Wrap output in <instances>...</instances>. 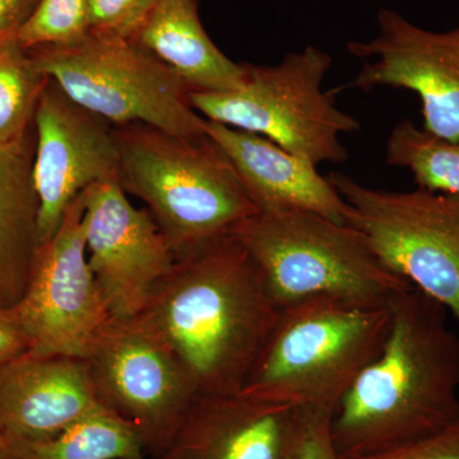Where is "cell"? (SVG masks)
I'll return each instance as SVG.
<instances>
[{
	"mask_svg": "<svg viewBox=\"0 0 459 459\" xmlns=\"http://www.w3.org/2000/svg\"><path fill=\"white\" fill-rule=\"evenodd\" d=\"M391 331L332 418L341 459L410 442L459 416V332L449 313L410 286L389 301Z\"/></svg>",
	"mask_w": 459,
	"mask_h": 459,
	"instance_id": "2",
	"label": "cell"
},
{
	"mask_svg": "<svg viewBox=\"0 0 459 459\" xmlns=\"http://www.w3.org/2000/svg\"><path fill=\"white\" fill-rule=\"evenodd\" d=\"M292 413L241 394H198L157 459H281Z\"/></svg>",
	"mask_w": 459,
	"mask_h": 459,
	"instance_id": "16",
	"label": "cell"
},
{
	"mask_svg": "<svg viewBox=\"0 0 459 459\" xmlns=\"http://www.w3.org/2000/svg\"><path fill=\"white\" fill-rule=\"evenodd\" d=\"M377 21L373 40L347 45L352 56L365 59L350 87L412 91L421 101L424 128L459 143V27L430 31L386 8Z\"/></svg>",
	"mask_w": 459,
	"mask_h": 459,
	"instance_id": "12",
	"label": "cell"
},
{
	"mask_svg": "<svg viewBox=\"0 0 459 459\" xmlns=\"http://www.w3.org/2000/svg\"><path fill=\"white\" fill-rule=\"evenodd\" d=\"M132 41L161 60L192 91L226 92L246 80L247 65L226 56L205 32L198 0H156Z\"/></svg>",
	"mask_w": 459,
	"mask_h": 459,
	"instance_id": "17",
	"label": "cell"
},
{
	"mask_svg": "<svg viewBox=\"0 0 459 459\" xmlns=\"http://www.w3.org/2000/svg\"><path fill=\"white\" fill-rule=\"evenodd\" d=\"M84 361L100 403L159 457L198 395L174 353L140 320H114Z\"/></svg>",
	"mask_w": 459,
	"mask_h": 459,
	"instance_id": "10",
	"label": "cell"
},
{
	"mask_svg": "<svg viewBox=\"0 0 459 459\" xmlns=\"http://www.w3.org/2000/svg\"><path fill=\"white\" fill-rule=\"evenodd\" d=\"M144 455L140 435L107 409L78 420L56 437L7 446V459H124Z\"/></svg>",
	"mask_w": 459,
	"mask_h": 459,
	"instance_id": "19",
	"label": "cell"
},
{
	"mask_svg": "<svg viewBox=\"0 0 459 459\" xmlns=\"http://www.w3.org/2000/svg\"><path fill=\"white\" fill-rule=\"evenodd\" d=\"M87 261L114 320L137 318L174 265L168 240L147 208H137L117 178L83 192Z\"/></svg>",
	"mask_w": 459,
	"mask_h": 459,
	"instance_id": "11",
	"label": "cell"
},
{
	"mask_svg": "<svg viewBox=\"0 0 459 459\" xmlns=\"http://www.w3.org/2000/svg\"><path fill=\"white\" fill-rule=\"evenodd\" d=\"M124 459H146V457H144V455H135V457H129V458H124Z\"/></svg>",
	"mask_w": 459,
	"mask_h": 459,
	"instance_id": "29",
	"label": "cell"
},
{
	"mask_svg": "<svg viewBox=\"0 0 459 459\" xmlns=\"http://www.w3.org/2000/svg\"><path fill=\"white\" fill-rule=\"evenodd\" d=\"M27 53L39 74L111 126L143 123L180 137L205 134L188 84L128 39L89 32L74 44Z\"/></svg>",
	"mask_w": 459,
	"mask_h": 459,
	"instance_id": "7",
	"label": "cell"
},
{
	"mask_svg": "<svg viewBox=\"0 0 459 459\" xmlns=\"http://www.w3.org/2000/svg\"><path fill=\"white\" fill-rule=\"evenodd\" d=\"M83 213L81 193L36 250L29 286L13 307L32 355L84 360L114 322L87 261Z\"/></svg>",
	"mask_w": 459,
	"mask_h": 459,
	"instance_id": "9",
	"label": "cell"
},
{
	"mask_svg": "<svg viewBox=\"0 0 459 459\" xmlns=\"http://www.w3.org/2000/svg\"><path fill=\"white\" fill-rule=\"evenodd\" d=\"M229 234L255 262L277 309L320 296L385 307L411 286L383 264L359 230L320 214L258 212Z\"/></svg>",
	"mask_w": 459,
	"mask_h": 459,
	"instance_id": "5",
	"label": "cell"
},
{
	"mask_svg": "<svg viewBox=\"0 0 459 459\" xmlns=\"http://www.w3.org/2000/svg\"><path fill=\"white\" fill-rule=\"evenodd\" d=\"M90 32L87 0H39L17 33L26 51L74 44Z\"/></svg>",
	"mask_w": 459,
	"mask_h": 459,
	"instance_id": "22",
	"label": "cell"
},
{
	"mask_svg": "<svg viewBox=\"0 0 459 459\" xmlns=\"http://www.w3.org/2000/svg\"><path fill=\"white\" fill-rule=\"evenodd\" d=\"M386 164L409 169L418 188L459 197V143L403 119L386 141Z\"/></svg>",
	"mask_w": 459,
	"mask_h": 459,
	"instance_id": "20",
	"label": "cell"
},
{
	"mask_svg": "<svg viewBox=\"0 0 459 459\" xmlns=\"http://www.w3.org/2000/svg\"><path fill=\"white\" fill-rule=\"evenodd\" d=\"M29 349V341L13 307H0V362L23 355Z\"/></svg>",
	"mask_w": 459,
	"mask_h": 459,
	"instance_id": "26",
	"label": "cell"
},
{
	"mask_svg": "<svg viewBox=\"0 0 459 459\" xmlns=\"http://www.w3.org/2000/svg\"><path fill=\"white\" fill-rule=\"evenodd\" d=\"M277 316L255 262L228 234L175 259L135 319L174 353L198 394H235Z\"/></svg>",
	"mask_w": 459,
	"mask_h": 459,
	"instance_id": "1",
	"label": "cell"
},
{
	"mask_svg": "<svg viewBox=\"0 0 459 459\" xmlns=\"http://www.w3.org/2000/svg\"><path fill=\"white\" fill-rule=\"evenodd\" d=\"M30 138L0 144V307L25 295L39 247V201Z\"/></svg>",
	"mask_w": 459,
	"mask_h": 459,
	"instance_id": "18",
	"label": "cell"
},
{
	"mask_svg": "<svg viewBox=\"0 0 459 459\" xmlns=\"http://www.w3.org/2000/svg\"><path fill=\"white\" fill-rule=\"evenodd\" d=\"M101 409L83 359L26 352L0 362V437L7 446L51 439Z\"/></svg>",
	"mask_w": 459,
	"mask_h": 459,
	"instance_id": "14",
	"label": "cell"
},
{
	"mask_svg": "<svg viewBox=\"0 0 459 459\" xmlns=\"http://www.w3.org/2000/svg\"><path fill=\"white\" fill-rule=\"evenodd\" d=\"M356 459H459V416L434 433Z\"/></svg>",
	"mask_w": 459,
	"mask_h": 459,
	"instance_id": "25",
	"label": "cell"
},
{
	"mask_svg": "<svg viewBox=\"0 0 459 459\" xmlns=\"http://www.w3.org/2000/svg\"><path fill=\"white\" fill-rule=\"evenodd\" d=\"M47 82L17 38L0 42V144L29 137L30 122Z\"/></svg>",
	"mask_w": 459,
	"mask_h": 459,
	"instance_id": "21",
	"label": "cell"
},
{
	"mask_svg": "<svg viewBox=\"0 0 459 459\" xmlns=\"http://www.w3.org/2000/svg\"><path fill=\"white\" fill-rule=\"evenodd\" d=\"M117 180L146 204L175 259L258 213L234 166L207 134L180 137L143 123L113 126Z\"/></svg>",
	"mask_w": 459,
	"mask_h": 459,
	"instance_id": "3",
	"label": "cell"
},
{
	"mask_svg": "<svg viewBox=\"0 0 459 459\" xmlns=\"http://www.w3.org/2000/svg\"><path fill=\"white\" fill-rule=\"evenodd\" d=\"M333 410L296 409L281 459H341L332 435Z\"/></svg>",
	"mask_w": 459,
	"mask_h": 459,
	"instance_id": "23",
	"label": "cell"
},
{
	"mask_svg": "<svg viewBox=\"0 0 459 459\" xmlns=\"http://www.w3.org/2000/svg\"><path fill=\"white\" fill-rule=\"evenodd\" d=\"M33 184L39 201V246L59 229L75 197L93 184L117 178L113 126L84 110L48 78L35 115Z\"/></svg>",
	"mask_w": 459,
	"mask_h": 459,
	"instance_id": "13",
	"label": "cell"
},
{
	"mask_svg": "<svg viewBox=\"0 0 459 459\" xmlns=\"http://www.w3.org/2000/svg\"><path fill=\"white\" fill-rule=\"evenodd\" d=\"M246 65L237 90L190 91L195 110L205 120L262 135L316 166L349 159L341 135L358 132L360 122L336 107L334 91H323L332 66L328 53L307 47L276 65Z\"/></svg>",
	"mask_w": 459,
	"mask_h": 459,
	"instance_id": "6",
	"label": "cell"
},
{
	"mask_svg": "<svg viewBox=\"0 0 459 459\" xmlns=\"http://www.w3.org/2000/svg\"><path fill=\"white\" fill-rule=\"evenodd\" d=\"M346 222L369 241L389 271L446 307L459 332V197L369 188L333 172Z\"/></svg>",
	"mask_w": 459,
	"mask_h": 459,
	"instance_id": "8",
	"label": "cell"
},
{
	"mask_svg": "<svg viewBox=\"0 0 459 459\" xmlns=\"http://www.w3.org/2000/svg\"><path fill=\"white\" fill-rule=\"evenodd\" d=\"M39 0H0V42L17 38Z\"/></svg>",
	"mask_w": 459,
	"mask_h": 459,
	"instance_id": "27",
	"label": "cell"
},
{
	"mask_svg": "<svg viewBox=\"0 0 459 459\" xmlns=\"http://www.w3.org/2000/svg\"><path fill=\"white\" fill-rule=\"evenodd\" d=\"M392 313L340 299H307L279 309L238 394L290 409L336 410L356 377L382 351Z\"/></svg>",
	"mask_w": 459,
	"mask_h": 459,
	"instance_id": "4",
	"label": "cell"
},
{
	"mask_svg": "<svg viewBox=\"0 0 459 459\" xmlns=\"http://www.w3.org/2000/svg\"><path fill=\"white\" fill-rule=\"evenodd\" d=\"M205 134L234 166L259 212L305 211L347 223V205L309 160L262 135L205 120Z\"/></svg>",
	"mask_w": 459,
	"mask_h": 459,
	"instance_id": "15",
	"label": "cell"
},
{
	"mask_svg": "<svg viewBox=\"0 0 459 459\" xmlns=\"http://www.w3.org/2000/svg\"><path fill=\"white\" fill-rule=\"evenodd\" d=\"M0 459H7V442L0 437Z\"/></svg>",
	"mask_w": 459,
	"mask_h": 459,
	"instance_id": "28",
	"label": "cell"
},
{
	"mask_svg": "<svg viewBox=\"0 0 459 459\" xmlns=\"http://www.w3.org/2000/svg\"><path fill=\"white\" fill-rule=\"evenodd\" d=\"M90 32L132 40L156 0H87Z\"/></svg>",
	"mask_w": 459,
	"mask_h": 459,
	"instance_id": "24",
	"label": "cell"
}]
</instances>
